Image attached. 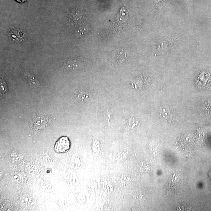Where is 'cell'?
<instances>
[{"label": "cell", "mask_w": 211, "mask_h": 211, "mask_svg": "<svg viewBox=\"0 0 211 211\" xmlns=\"http://www.w3.org/2000/svg\"><path fill=\"white\" fill-rule=\"evenodd\" d=\"M70 147V142L68 137H63L56 142L54 149L57 153H63L69 149Z\"/></svg>", "instance_id": "cell-1"}, {"label": "cell", "mask_w": 211, "mask_h": 211, "mask_svg": "<svg viewBox=\"0 0 211 211\" xmlns=\"http://www.w3.org/2000/svg\"><path fill=\"white\" fill-rule=\"evenodd\" d=\"M10 36L11 39L17 42L21 41L22 38L23 37V35L21 34L19 31L15 30L11 32Z\"/></svg>", "instance_id": "cell-6"}, {"label": "cell", "mask_w": 211, "mask_h": 211, "mask_svg": "<svg viewBox=\"0 0 211 211\" xmlns=\"http://www.w3.org/2000/svg\"><path fill=\"white\" fill-rule=\"evenodd\" d=\"M82 64L80 62L77 60L69 61L65 65V68L68 69H75L80 68Z\"/></svg>", "instance_id": "cell-5"}, {"label": "cell", "mask_w": 211, "mask_h": 211, "mask_svg": "<svg viewBox=\"0 0 211 211\" xmlns=\"http://www.w3.org/2000/svg\"><path fill=\"white\" fill-rule=\"evenodd\" d=\"M87 28H85L84 27H83V28H79L78 30L77 31L76 34L79 35H84V34L87 32Z\"/></svg>", "instance_id": "cell-7"}, {"label": "cell", "mask_w": 211, "mask_h": 211, "mask_svg": "<svg viewBox=\"0 0 211 211\" xmlns=\"http://www.w3.org/2000/svg\"><path fill=\"white\" fill-rule=\"evenodd\" d=\"M158 116L166 120L172 119L175 116V112L169 106H163L160 107L158 110Z\"/></svg>", "instance_id": "cell-2"}, {"label": "cell", "mask_w": 211, "mask_h": 211, "mask_svg": "<svg viewBox=\"0 0 211 211\" xmlns=\"http://www.w3.org/2000/svg\"><path fill=\"white\" fill-rule=\"evenodd\" d=\"M22 76L30 87L33 88L39 87L40 83L38 79L32 75L24 71H22Z\"/></svg>", "instance_id": "cell-4"}, {"label": "cell", "mask_w": 211, "mask_h": 211, "mask_svg": "<svg viewBox=\"0 0 211 211\" xmlns=\"http://www.w3.org/2000/svg\"><path fill=\"white\" fill-rule=\"evenodd\" d=\"M46 123L45 118L43 116H38L33 119L32 122V126L35 130H41L45 127Z\"/></svg>", "instance_id": "cell-3"}]
</instances>
